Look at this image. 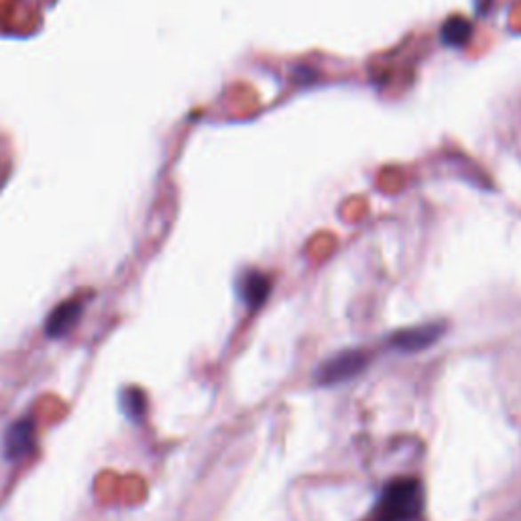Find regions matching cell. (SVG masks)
I'll use <instances>...</instances> for the list:
<instances>
[{
    "label": "cell",
    "instance_id": "1",
    "mask_svg": "<svg viewBox=\"0 0 521 521\" xmlns=\"http://www.w3.org/2000/svg\"><path fill=\"white\" fill-rule=\"evenodd\" d=\"M379 516L387 521H415L424 511V489L415 478H396L381 493Z\"/></svg>",
    "mask_w": 521,
    "mask_h": 521
},
{
    "label": "cell",
    "instance_id": "2",
    "mask_svg": "<svg viewBox=\"0 0 521 521\" xmlns=\"http://www.w3.org/2000/svg\"><path fill=\"white\" fill-rule=\"evenodd\" d=\"M371 357L363 349H347L341 353L326 358L314 373V381L320 387H334L347 381H353L355 377L367 371Z\"/></svg>",
    "mask_w": 521,
    "mask_h": 521
},
{
    "label": "cell",
    "instance_id": "3",
    "mask_svg": "<svg viewBox=\"0 0 521 521\" xmlns=\"http://www.w3.org/2000/svg\"><path fill=\"white\" fill-rule=\"evenodd\" d=\"M445 322H426L418 324V326L396 330L387 338V344H389V349L397 350V353H421V350L434 347L445 336Z\"/></svg>",
    "mask_w": 521,
    "mask_h": 521
},
{
    "label": "cell",
    "instance_id": "4",
    "mask_svg": "<svg viewBox=\"0 0 521 521\" xmlns=\"http://www.w3.org/2000/svg\"><path fill=\"white\" fill-rule=\"evenodd\" d=\"M238 298L249 309H259L271 293V284L260 271H244L236 281Z\"/></svg>",
    "mask_w": 521,
    "mask_h": 521
},
{
    "label": "cell",
    "instance_id": "5",
    "mask_svg": "<svg viewBox=\"0 0 521 521\" xmlns=\"http://www.w3.org/2000/svg\"><path fill=\"white\" fill-rule=\"evenodd\" d=\"M33 421L19 420L4 434V456L9 461H20L33 450Z\"/></svg>",
    "mask_w": 521,
    "mask_h": 521
},
{
    "label": "cell",
    "instance_id": "6",
    "mask_svg": "<svg viewBox=\"0 0 521 521\" xmlns=\"http://www.w3.org/2000/svg\"><path fill=\"white\" fill-rule=\"evenodd\" d=\"M84 306L77 300L72 301H63L61 306H58L49 314L47 324H45V333L52 338H60L63 334H68L69 330L76 326L77 318H80Z\"/></svg>",
    "mask_w": 521,
    "mask_h": 521
},
{
    "label": "cell",
    "instance_id": "7",
    "mask_svg": "<svg viewBox=\"0 0 521 521\" xmlns=\"http://www.w3.org/2000/svg\"><path fill=\"white\" fill-rule=\"evenodd\" d=\"M373 521H387V519H385V517H381V516H379V517H375V519H373Z\"/></svg>",
    "mask_w": 521,
    "mask_h": 521
}]
</instances>
